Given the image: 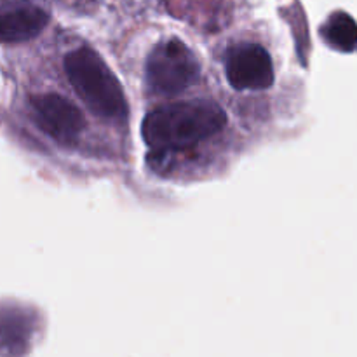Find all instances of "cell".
I'll list each match as a JSON object with an SVG mask.
<instances>
[{"mask_svg":"<svg viewBox=\"0 0 357 357\" xmlns=\"http://www.w3.org/2000/svg\"><path fill=\"white\" fill-rule=\"evenodd\" d=\"M227 126V115L213 101L195 100L166 105L146 114L142 135L157 153L187 150L218 135Z\"/></svg>","mask_w":357,"mask_h":357,"instance_id":"obj_1","label":"cell"},{"mask_svg":"<svg viewBox=\"0 0 357 357\" xmlns=\"http://www.w3.org/2000/svg\"><path fill=\"white\" fill-rule=\"evenodd\" d=\"M49 23V14L30 2L0 6V42L16 44L37 37Z\"/></svg>","mask_w":357,"mask_h":357,"instance_id":"obj_6","label":"cell"},{"mask_svg":"<svg viewBox=\"0 0 357 357\" xmlns=\"http://www.w3.org/2000/svg\"><path fill=\"white\" fill-rule=\"evenodd\" d=\"M201 66L194 52L178 38L164 40L146 58V82L157 94H176L197 82Z\"/></svg>","mask_w":357,"mask_h":357,"instance_id":"obj_3","label":"cell"},{"mask_svg":"<svg viewBox=\"0 0 357 357\" xmlns=\"http://www.w3.org/2000/svg\"><path fill=\"white\" fill-rule=\"evenodd\" d=\"M30 103L38 128L56 142L73 143L86 126L82 112L61 94H38Z\"/></svg>","mask_w":357,"mask_h":357,"instance_id":"obj_5","label":"cell"},{"mask_svg":"<svg viewBox=\"0 0 357 357\" xmlns=\"http://www.w3.org/2000/svg\"><path fill=\"white\" fill-rule=\"evenodd\" d=\"M33 319L21 309H0V352L9 357H21L30 347Z\"/></svg>","mask_w":357,"mask_h":357,"instance_id":"obj_7","label":"cell"},{"mask_svg":"<svg viewBox=\"0 0 357 357\" xmlns=\"http://www.w3.org/2000/svg\"><path fill=\"white\" fill-rule=\"evenodd\" d=\"M225 72L230 86L239 91H261L274 84V65L267 49L258 44H237L229 49Z\"/></svg>","mask_w":357,"mask_h":357,"instance_id":"obj_4","label":"cell"},{"mask_svg":"<svg viewBox=\"0 0 357 357\" xmlns=\"http://www.w3.org/2000/svg\"><path fill=\"white\" fill-rule=\"evenodd\" d=\"M323 35L331 47L338 51H354L357 49V23L345 13H335L326 21Z\"/></svg>","mask_w":357,"mask_h":357,"instance_id":"obj_8","label":"cell"},{"mask_svg":"<svg viewBox=\"0 0 357 357\" xmlns=\"http://www.w3.org/2000/svg\"><path fill=\"white\" fill-rule=\"evenodd\" d=\"M70 84L91 112L103 119H122L128 101L121 82L96 51L77 47L65 58Z\"/></svg>","mask_w":357,"mask_h":357,"instance_id":"obj_2","label":"cell"}]
</instances>
